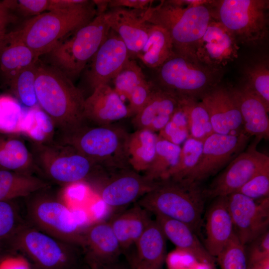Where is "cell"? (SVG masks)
<instances>
[{"instance_id":"cell-1","label":"cell","mask_w":269,"mask_h":269,"mask_svg":"<svg viewBox=\"0 0 269 269\" xmlns=\"http://www.w3.org/2000/svg\"><path fill=\"white\" fill-rule=\"evenodd\" d=\"M213 1L161 0L146 9L147 20L167 31L175 53L197 61L195 49L212 17L210 4Z\"/></svg>"},{"instance_id":"cell-2","label":"cell","mask_w":269,"mask_h":269,"mask_svg":"<svg viewBox=\"0 0 269 269\" xmlns=\"http://www.w3.org/2000/svg\"><path fill=\"white\" fill-rule=\"evenodd\" d=\"M35 91L38 105L51 119L57 133L71 131L86 122L82 91L61 71L39 60Z\"/></svg>"},{"instance_id":"cell-3","label":"cell","mask_w":269,"mask_h":269,"mask_svg":"<svg viewBox=\"0 0 269 269\" xmlns=\"http://www.w3.org/2000/svg\"><path fill=\"white\" fill-rule=\"evenodd\" d=\"M130 134L122 127L85 122L74 130L56 133L54 141L70 146L107 172L131 167L129 161Z\"/></svg>"},{"instance_id":"cell-4","label":"cell","mask_w":269,"mask_h":269,"mask_svg":"<svg viewBox=\"0 0 269 269\" xmlns=\"http://www.w3.org/2000/svg\"><path fill=\"white\" fill-rule=\"evenodd\" d=\"M97 11L93 0L65 9L44 12L27 19L14 30L39 57L60 41L92 21Z\"/></svg>"},{"instance_id":"cell-5","label":"cell","mask_w":269,"mask_h":269,"mask_svg":"<svg viewBox=\"0 0 269 269\" xmlns=\"http://www.w3.org/2000/svg\"><path fill=\"white\" fill-rule=\"evenodd\" d=\"M205 198L199 184L166 179L157 181L136 203L154 215L181 221L196 233L201 226Z\"/></svg>"},{"instance_id":"cell-6","label":"cell","mask_w":269,"mask_h":269,"mask_svg":"<svg viewBox=\"0 0 269 269\" xmlns=\"http://www.w3.org/2000/svg\"><path fill=\"white\" fill-rule=\"evenodd\" d=\"M28 147L38 172L49 182L61 185L87 182L103 170L68 145L55 142L37 143L28 140Z\"/></svg>"},{"instance_id":"cell-7","label":"cell","mask_w":269,"mask_h":269,"mask_svg":"<svg viewBox=\"0 0 269 269\" xmlns=\"http://www.w3.org/2000/svg\"><path fill=\"white\" fill-rule=\"evenodd\" d=\"M105 13H97L86 25L58 42L47 54L50 65L71 80L86 67L110 31Z\"/></svg>"},{"instance_id":"cell-8","label":"cell","mask_w":269,"mask_h":269,"mask_svg":"<svg viewBox=\"0 0 269 269\" xmlns=\"http://www.w3.org/2000/svg\"><path fill=\"white\" fill-rule=\"evenodd\" d=\"M5 243L28 257L39 269H73L83 255L81 247L50 236L26 221Z\"/></svg>"},{"instance_id":"cell-9","label":"cell","mask_w":269,"mask_h":269,"mask_svg":"<svg viewBox=\"0 0 269 269\" xmlns=\"http://www.w3.org/2000/svg\"><path fill=\"white\" fill-rule=\"evenodd\" d=\"M210 5L212 17L232 33L238 43L257 45L267 37L269 0H222Z\"/></svg>"},{"instance_id":"cell-10","label":"cell","mask_w":269,"mask_h":269,"mask_svg":"<svg viewBox=\"0 0 269 269\" xmlns=\"http://www.w3.org/2000/svg\"><path fill=\"white\" fill-rule=\"evenodd\" d=\"M47 188L26 197V222L62 241L82 248V231L67 205Z\"/></svg>"},{"instance_id":"cell-11","label":"cell","mask_w":269,"mask_h":269,"mask_svg":"<svg viewBox=\"0 0 269 269\" xmlns=\"http://www.w3.org/2000/svg\"><path fill=\"white\" fill-rule=\"evenodd\" d=\"M157 71L153 81L179 97L199 99L219 85L220 69L174 53Z\"/></svg>"},{"instance_id":"cell-12","label":"cell","mask_w":269,"mask_h":269,"mask_svg":"<svg viewBox=\"0 0 269 269\" xmlns=\"http://www.w3.org/2000/svg\"><path fill=\"white\" fill-rule=\"evenodd\" d=\"M108 206L119 208L137 201L156 182L149 180L132 167L103 171L87 181Z\"/></svg>"},{"instance_id":"cell-13","label":"cell","mask_w":269,"mask_h":269,"mask_svg":"<svg viewBox=\"0 0 269 269\" xmlns=\"http://www.w3.org/2000/svg\"><path fill=\"white\" fill-rule=\"evenodd\" d=\"M251 136L214 133L203 142L197 164L181 182L199 183L218 172L248 146Z\"/></svg>"},{"instance_id":"cell-14","label":"cell","mask_w":269,"mask_h":269,"mask_svg":"<svg viewBox=\"0 0 269 269\" xmlns=\"http://www.w3.org/2000/svg\"><path fill=\"white\" fill-rule=\"evenodd\" d=\"M260 140L253 142L234 158L203 192L205 197L227 196L237 192L254 175L269 165V157L258 151Z\"/></svg>"},{"instance_id":"cell-15","label":"cell","mask_w":269,"mask_h":269,"mask_svg":"<svg viewBox=\"0 0 269 269\" xmlns=\"http://www.w3.org/2000/svg\"><path fill=\"white\" fill-rule=\"evenodd\" d=\"M227 201L235 233L244 246L269 230V197L254 200L234 192Z\"/></svg>"},{"instance_id":"cell-16","label":"cell","mask_w":269,"mask_h":269,"mask_svg":"<svg viewBox=\"0 0 269 269\" xmlns=\"http://www.w3.org/2000/svg\"><path fill=\"white\" fill-rule=\"evenodd\" d=\"M239 49L232 33L220 21L212 17L196 45L195 57L203 65L220 69L238 57Z\"/></svg>"},{"instance_id":"cell-17","label":"cell","mask_w":269,"mask_h":269,"mask_svg":"<svg viewBox=\"0 0 269 269\" xmlns=\"http://www.w3.org/2000/svg\"><path fill=\"white\" fill-rule=\"evenodd\" d=\"M130 59L124 42L111 29L107 38L89 61L86 79L92 92L101 85L109 84Z\"/></svg>"},{"instance_id":"cell-18","label":"cell","mask_w":269,"mask_h":269,"mask_svg":"<svg viewBox=\"0 0 269 269\" xmlns=\"http://www.w3.org/2000/svg\"><path fill=\"white\" fill-rule=\"evenodd\" d=\"M146 9L116 7L105 12L110 28L124 42L132 59L136 58L147 39L150 23L147 20Z\"/></svg>"},{"instance_id":"cell-19","label":"cell","mask_w":269,"mask_h":269,"mask_svg":"<svg viewBox=\"0 0 269 269\" xmlns=\"http://www.w3.org/2000/svg\"><path fill=\"white\" fill-rule=\"evenodd\" d=\"M82 248L91 269L117 262L123 253L109 222H99L83 229Z\"/></svg>"},{"instance_id":"cell-20","label":"cell","mask_w":269,"mask_h":269,"mask_svg":"<svg viewBox=\"0 0 269 269\" xmlns=\"http://www.w3.org/2000/svg\"><path fill=\"white\" fill-rule=\"evenodd\" d=\"M199 100L208 113L215 133L227 135L245 134L242 117L229 89L218 85Z\"/></svg>"},{"instance_id":"cell-21","label":"cell","mask_w":269,"mask_h":269,"mask_svg":"<svg viewBox=\"0 0 269 269\" xmlns=\"http://www.w3.org/2000/svg\"><path fill=\"white\" fill-rule=\"evenodd\" d=\"M86 122L107 126L129 117V111L123 98L109 84L96 87L85 98L84 111Z\"/></svg>"},{"instance_id":"cell-22","label":"cell","mask_w":269,"mask_h":269,"mask_svg":"<svg viewBox=\"0 0 269 269\" xmlns=\"http://www.w3.org/2000/svg\"><path fill=\"white\" fill-rule=\"evenodd\" d=\"M150 97L145 106L132 117L135 130L145 129L156 133L161 130L178 109L180 97L153 81Z\"/></svg>"},{"instance_id":"cell-23","label":"cell","mask_w":269,"mask_h":269,"mask_svg":"<svg viewBox=\"0 0 269 269\" xmlns=\"http://www.w3.org/2000/svg\"><path fill=\"white\" fill-rule=\"evenodd\" d=\"M242 117L245 134L259 140L269 138V110L248 88L229 89Z\"/></svg>"},{"instance_id":"cell-24","label":"cell","mask_w":269,"mask_h":269,"mask_svg":"<svg viewBox=\"0 0 269 269\" xmlns=\"http://www.w3.org/2000/svg\"><path fill=\"white\" fill-rule=\"evenodd\" d=\"M155 216L166 238L175 246L178 251L189 255L198 263L211 269L214 268L215 258L209 254L189 226L160 215Z\"/></svg>"},{"instance_id":"cell-25","label":"cell","mask_w":269,"mask_h":269,"mask_svg":"<svg viewBox=\"0 0 269 269\" xmlns=\"http://www.w3.org/2000/svg\"><path fill=\"white\" fill-rule=\"evenodd\" d=\"M205 228L204 247L211 256L217 258L234 233L227 196L215 198L206 215Z\"/></svg>"},{"instance_id":"cell-26","label":"cell","mask_w":269,"mask_h":269,"mask_svg":"<svg viewBox=\"0 0 269 269\" xmlns=\"http://www.w3.org/2000/svg\"><path fill=\"white\" fill-rule=\"evenodd\" d=\"M38 59L14 31L7 32L0 42V70L7 83L21 71L36 64Z\"/></svg>"},{"instance_id":"cell-27","label":"cell","mask_w":269,"mask_h":269,"mask_svg":"<svg viewBox=\"0 0 269 269\" xmlns=\"http://www.w3.org/2000/svg\"><path fill=\"white\" fill-rule=\"evenodd\" d=\"M151 219L149 212L135 203L109 222L123 253L135 244Z\"/></svg>"},{"instance_id":"cell-28","label":"cell","mask_w":269,"mask_h":269,"mask_svg":"<svg viewBox=\"0 0 269 269\" xmlns=\"http://www.w3.org/2000/svg\"><path fill=\"white\" fill-rule=\"evenodd\" d=\"M0 134V168L24 174L38 172L29 148L19 134Z\"/></svg>"},{"instance_id":"cell-29","label":"cell","mask_w":269,"mask_h":269,"mask_svg":"<svg viewBox=\"0 0 269 269\" xmlns=\"http://www.w3.org/2000/svg\"><path fill=\"white\" fill-rule=\"evenodd\" d=\"M166 239L159 225L151 220L135 244V266L160 269L166 257Z\"/></svg>"},{"instance_id":"cell-30","label":"cell","mask_w":269,"mask_h":269,"mask_svg":"<svg viewBox=\"0 0 269 269\" xmlns=\"http://www.w3.org/2000/svg\"><path fill=\"white\" fill-rule=\"evenodd\" d=\"M51 183L34 174L0 168V201L13 200L50 188Z\"/></svg>"},{"instance_id":"cell-31","label":"cell","mask_w":269,"mask_h":269,"mask_svg":"<svg viewBox=\"0 0 269 269\" xmlns=\"http://www.w3.org/2000/svg\"><path fill=\"white\" fill-rule=\"evenodd\" d=\"M171 38L162 27L150 23L148 37L136 58L150 68H158L173 53Z\"/></svg>"},{"instance_id":"cell-32","label":"cell","mask_w":269,"mask_h":269,"mask_svg":"<svg viewBox=\"0 0 269 269\" xmlns=\"http://www.w3.org/2000/svg\"><path fill=\"white\" fill-rule=\"evenodd\" d=\"M157 138L155 133L145 129L130 134L129 161L134 170L140 172L148 168L155 156Z\"/></svg>"},{"instance_id":"cell-33","label":"cell","mask_w":269,"mask_h":269,"mask_svg":"<svg viewBox=\"0 0 269 269\" xmlns=\"http://www.w3.org/2000/svg\"><path fill=\"white\" fill-rule=\"evenodd\" d=\"M56 130L50 117L38 105L25 110L21 134L37 143L54 142Z\"/></svg>"},{"instance_id":"cell-34","label":"cell","mask_w":269,"mask_h":269,"mask_svg":"<svg viewBox=\"0 0 269 269\" xmlns=\"http://www.w3.org/2000/svg\"><path fill=\"white\" fill-rule=\"evenodd\" d=\"M180 151V145L158 135L154 157L148 168L144 172V176L152 182L167 179L178 163Z\"/></svg>"},{"instance_id":"cell-35","label":"cell","mask_w":269,"mask_h":269,"mask_svg":"<svg viewBox=\"0 0 269 269\" xmlns=\"http://www.w3.org/2000/svg\"><path fill=\"white\" fill-rule=\"evenodd\" d=\"M188 126L189 137L204 142L214 133L208 113L198 99L180 97Z\"/></svg>"},{"instance_id":"cell-36","label":"cell","mask_w":269,"mask_h":269,"mask_svg":"<svg viewBox=\"0 0 269 269\" xmlns=\"http://www.w3.org/2000/svg\"><path fill=\"white\" fill-rule=\"evenodd\" d=\"M37 62L21 71L8 83L16 100L28 108L38 105L35 91Z\"/></svg>"},{"instance_id":"cell-37","label":"cell","mask_w":269,"mask_h":269,"mask_svg":"<svg viewBox=\"0 0 269 269\" xmlns=\"http://www.w3.org/2000/svg\"><path fill=\"white\" fill-rule=\"evenodd\" d=\"M243 85L264 103L269 110V68L268 61L261 60L248 66L245 70Z\"/></svg>"},{"instance_id":"cell-38","label":"cell","mask_w":269,"mask_h":269,"mask_svg":"<svg viewBox=\"0 0 269 269\" xmlns=\"http://www.w3.org/2000/svg\"><path fill=\"white\" fill-rule=\"evenodd\" d=\"M203 142L188 137L181 147L178 163L167 179L182 181L197 164L201 157Z\"/></svg>"},{"instance_id":"cell-39","label":"cell","mask_w":269,"mask_h":269,"mask_svg":"<svg viewBox=\"0 0 269 269\" xmlns=\"http://www.w3.org/2000/svg\"><path fill=\"white\" fill-rule=\"evenodd\" d=\"M25 110L16 99L8 95L0 97V133L19 134Z\"/></svg>"},{"instance_id":"cell-40","label":"cell","mask_w":269,"mask_h":269,"mask_svg":"<svg viewBox=\"0 0 269 269\" xmlns=\"http://www.w3.org/2000/svg\"><path fill=\"white\" fill-rule=\"evenodd\" d=\"M146 78L141 67L130 59L113 80L114 89L124 100H128L135 87Z\"/></svg>"},{"instance_id":"cell-41","label":"cell","mask_w":269,"mask_h":269,"mask_svg":"<svg viewBox=\"0 0 269 269\" xmlns=\"http://www.w3.org/2000/svg\"><path fill=\"white\" fill-rule=\"evenodd\" d=\"M247 255L245 246L234 231L216 258L221 269H248Z\"/></svg>"},{"instance_id":"cell-42","label":"cell","mask_w":269,"mask_h":269,"mask_svg":"<svg viewBox=\"0 0 269 269\" xmlns=\"http://www.w3.org/2000/svg\"><path fill=\"white\" fill-rule=\"evenodd\" d=\"M158 135L176 145H180L189 137L187 120L180 103L169 121L158 132Z\"/></svg>"},{"instance_id":"cell-43","label":"cell","mask_w":269,"mask_h":269,"mask_svg":"<svg viewBox=\"0 0 269 269\" xmlns=\"http://www.w3.org/2000/svg\"><path fill=\"white\" fill-rule=\"evenodd\" d=\"M25 223L13 200L0 201V247Z\"/></svg>"},{"instance_id":"cell-44","label":"cell","mask_w":269,"mask_h":269,"mask_svg":"<svg viewBox=\"0 0 269 269\" xmlns=\"http://www.w3.org/2000/svg\"><path fill=\"white\" fill-rule=\"evenodd\" d=\"M236 192L254 200L269 197V165L263 168Z\"/></svg>"},{"instance_id":"cell-45","label":"cell","mask_w":269,"mask_h":269,"mask_svg":"<svg viewBox=\"0 0 269 269\" xmlns=\"http://www.w3.org/2000/svg\"><path fill=\"white\" fill-rule=\"evenodd\" d=\"M8 7L23 16H35L50 10L51 0H4Z\"/></svg>"},{"instance_id":"cell-46","label":"cell","mask_w":269,"mask_h":269,"mask_svg":"<svg viewBox=\"0 0 269 269\" xmlns=\"http://www.w3.org/2000/svg\"><path fill=\"white\" fill-rule=\"evenodd\" d=\"M152 87V81L146 78L133 90L128 100L129 117H133L145 106L150 97Z\"/></svg>"},{"instance_id":"cell-47","label":"cell","mask_w":269,"mask_h":269,"mask_svg":"<svg viewBox=\"0 0 269 269\" xmlns=\"http://www.w3.org/2000/svg\"><path fill=\"white\" fill-rule=\"evenodd\" d=\"M247 256L248 269L254 263L269 257V231L268 230L249 244Z\"/></svg>"},{"instance_id":"cell-48","label":"cell","mask_w":269,"mask_h":269,"mask_svg":"<svg viewBox=\"0 0 269 269\" xmlns=\"http://www.w3.org/2000/svg\"><path fill=\"white\" fill-rule=\"evenodd\" d=\"M151 0H109L108 8L123 7L129 9L144 10L152 5Z\"/></svg>"},{"instance_id":"cell-49","label":"cell","mask_w":269,"mask_h":269,"mask_svg":"<svg viewBox=\"0 0 269 269\" xmlns=\"http://www.w3.org/2000/svg\"><path fill=\"white\" fill-rule=\"evenodd\" d=\"M12 12L8 7L4 0L0 1V42L7 32L8 26L16 19Z\"/></svg>"},{"instance_id":"cell-50","label":"cell","mask_w":269,"mask_h":269,"mask_svg":"<svg viewBox=\"0 0 269 269\" xmlns=\"http://www.w3.org/2000/svg\"><path fill=\"white\" fill-rule=\"evenodd\" d=\"M0 269H31L29 263L23 258L9 257L0 260Z\"/></svg>"},{"instance_id":"cell-51","label":"cell","mask_w":269,"mask_h":269,"mask_svg":"<svg viewBox=\"0 0 269 269\" xmlns=\"http://www.w3.org/2000/svg\"><path fill=\"white\" fill-rule=\"evenodd\" d=\"M248 269H269V257L254 263Z\"/></svg>"},{"instance_id":"cell-52","label":"cell","mask_w":269,"mask_h":269,"mask_svg":"<svg viewBox=\"0 0 269 269\" xmlns=\"http://www.w3.org/2000/svg\"><path fill=\"white\" fill-rule=\"evenodd\" d=\"M96 269H129L127 267L118 264L117 262Z\"/></svg>"},{"instance_id":"cell-53","label":"cell","mask_w":269,"mask_h":269,"mask_svg":"<svg viewBox=\"0 0 269 269\" xmlns=\"http://www.w3.org/2000/svg\"><path fill=\"white\" fill-rule=\"evenodd\" d=\"M135 266H138V267H139L140 268V269H148V268H146V267H143V266H140V265H135Z\"/></svg>"},{"instance_id":"cell-54","label":"cell","mask_w":269,"mask_h":269,"mask_svg":"<svg viewBox=\"0 0 269 269\" xmlns=\"http://www.w3.org/2000/svg\"><path fill=\"white\" fill-rule=\"evenodd\" d=\"M135 269H140V268L138 266H135Z\"/></svg>"}]
</instances>
